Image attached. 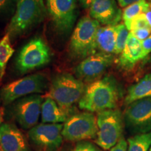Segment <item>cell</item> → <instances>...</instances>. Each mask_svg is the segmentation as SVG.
<instances>
[{
	"instance_id": "cell-5",
	"label": "cell",
	"mask_w": 151,
	"mask_h": 151,
	"mask_svg": "<svg viewBox=\"0 0 151 151\" xmlns=\"http://www.w3.org/2000/svg\"><path fill=\"white\" fill-rule=\"evenodd\" d=\"M97 136L95 143L104 150L113 148L122 137L123 120L118 109H109L97 113Z\"/></svg>"
},
{
	"instance_id": "cell-15",
	"label": "cell",
	"mask_w": 151,
	"mask_h": 151,
	"mask_svg": "<svg viewBox=\"0 0 151 151\" xmlns=\"http://www.w3.org/2000/svg\"><path fill=\"white\" fill-rule=\"evenodd\" d=\"M0 148L2 151H29L22 132L9 123L0 126Z\"/></svg>"
},
{
	"instance_id": "cell-3",
	"label": "cell",
	"mask_w": 151,
	"mask_h": 151,
	"mask_svg": "<svg viewBox=\"0 0 151 151\" xmlns=\"http://www.w3.org/2000/svg\"><path fill=\"white\" fill-rule=\"evenodd\" d=\"M86 88L80 79L69 73H62L53 78L49 94L62 109L69 113L73 106L82 98Z\"/></svg>"
},
{
	"instance_id": "cell-29",
	"label": "cell",
	"mask_w": 151,
	"mask_h": 151,
	"mask_svg": "<svg viewBox=\"0 0 151 151\" xmlns=\"http://www.w3.org/2000/svg\"><path fill=\"white\" fill-rule=\"evenodd\" d=\"M143 58H146L151 52V35L147 39L141 41Z\"/></svg>"
},
{
	"instance_id": "cell-32",
	"label": "cell",
	"mask_w": 151,
	"mask_h": 151,
	"mask_svg": "<svg viewBox=\"0 0 151 151\" xmlns=\"http://www.w3.org/2000/svg\"><path fill=\"white\" fill-rule=\"evenodd\" d=\"M145 16H146L147 21L148 22V23L151 26V8L150 7L148 11L145 13Z\"/></svg>"
},
{
	"instance_id": "cell-1",
	"label": "cell",
	"mask_w": 151,
	"mask_h": 151,
	"mask_svg": "<svg viewBox=\"0 0 151 151\" xmlns=\"http://www.w3.org/2000/svg\"><path fill=\"white\" fill-rule=\"evenodd\" d=\"M120 89L112 76H106L92 82L86 86L78 102L79 108L89 112H101L117 107Z\"/></svg>"
},
{
	"instance_id": "cell-14",
	"label": "cell",
	"mask_w": 151,
	"mask_h": 151,
	"mask_svg": "<svg viewBox=\"0 0 151 151\" xmlns=\"http://www.w3.org/2000/svg\"><path fill=\"white\" fill-rule=\"evenodd\" d=\"M90 16L104 26L117 25L122 19V11L116 0H93L89 8Z\"/></svg>"
},
{
	"instance_id": "cell-33",
	"label": "cell",
	"mask_w": 151,
	"mask_h": 151,
	"mask_svg": "<svg viewBox=\"0 0 151 151\" xmlns=\"http://www.w3.org/2000/svg\"><path fill=\"white\" fill-rule=\"evenodd\" d=\"M1 122H2V116H1V111H0V126L1 125Z\"/></svg>"
},
{
	"instance_id": "cell-8",
	"label": "cell",
	"mask_w": 151,
	"mask_h": 151,
	"mask_svg": "<svg viewBox=\"0 0 151 151\" xmlns=\"http://www.w3.org/2000/svg\"><path fill=\"white\" fill-rule=\"evenodd\" d=\"M97 132V117L91 112H82L69 117L63 125L62 135L67 141L76 142L96 139Z\"/></svg>"
},
{
	"instance_id": "cell-11",
	"label": "cell",
	"mask_w": 151,
	"mask_h": 151,
	"mask_svg": "<svg viewBox=\"0 0 151 151\" xmlns=\"http://www.w3.org/2000/svg\"><path fill=\"white\" fill-rule=\"evenodd\" d=\"M113 60L112 54L97 52L81 61L74 69L75 74L81 81H94L112 65Z\"/></svg>"
},
{
	"instance_id": "cell-17",
	"label": "cell",
	"mask_w": 151,
	"mask_h": 151,
	"mask_svg": "<svg viewBox=\"0 0 151 151\" xmlns=\"http://www.w3.org/2000/svg\"><path fill=\"white\" fill-rule=\"evenodd\" d=\"M42 123L58 124L66 122L69 118V113L62 109L51 97H47L43 101L41 106Z\"/></svg>"
},
{
	"instance_id": "cell-2",
	"label": "cell",
	"mask_w": 151,
	"mask_h": 151,
	"mask_svg": "<svg viewBox=\"0 0 151 151\" xmlns=\"http://www.w3.org/2000/svg\"><path fill=\"white\" fill-rule=\"evenodd\" d=\"M47 14L44 0H18L6 33L16 39L40 24Z\"/></svg>"
},
{
	"instance_id": "cell-36",
	"label": "cell",
	"mask_w": 151,
	"mask_h": 151,
	"mask_svg": "<svg viewBox=\"0 0 151 151\" xmlns=\"http://www.w3.org/2000/svg\"><path fill=\"white\" fill-rule=\"evenodd\" d=\"M0 151H2V150H1V148H0Z\"/></svg>"
},
{
	"instance_id": "cell-18",
	"label": "cell",
	"mask_w": 151,
	"mask_h": 151,
	"mask_svg": "<svg viewBox=\"0 0 151 151\" xmlns=\"http://www.w3.org/2000/svg\"><path fill=\"white\" fill-rule=\"evenodd\" d=\"M116 38V25L100 26L96 36L97 51L106 54L114 53Z\"/></svg>"
},
{
	"instance_id": "cell-13",
	"label": "cell",
	"mask_w": 151,
	"mask_h": 151,
	"mask_svg": "<svg viewBox=\"0 0 151 151\" xmlns=\"http://www.w3.org/2000/svg\"><path fill=\"white\" fill-rule=\"evenodd\" d=\"M124 118L129 127L141 134L151 129V97L136 100L127 105Z\"/></svg>"
},
{
	"instance_id": "cell-10",
	"label": "cell",
	"mask_w": 151,
	"mask_h": 151,
	"mask_svg": "<svg viewBox=\"0 0 151 151\" xmlns=\"http://www.w3.org/2000/svg\"><path fill=\"white\" fill-rule=\"evenodd\" d=\"M62 124L41 123L29 129V137L42 151H55L62 143Z\"/></svg>"
},
{
	"instance_id": "cell-23",
	"label": "cell",
	"mask_w": 151,
	"mask_h": 151,
	"mask_svg": "<svg viewBox=\"0 0 151 151\" xmlns=\"http://www.w3.org/2000/svg\"><path fill=\"white\" fill-rule=\"evenodd\" d=\"M117 28V38L115 48L114 54H120L123 50L127 43L128 36H129V30L126 27L124 23H119L116 25Z\"/></svg>"
},
{
	"instance_id": "cell-31",
	"label": "cell",
	"mask_w": 151,
	"mask_h": 151,
	"mask_svg": "<svg viewBox=\"0 0 151 151\" xmlns=\"http://www.w3.org/2000/svg\"><path fill=\"white\" fill-rule=\"evenodd\" d=\"M79 3L81 4V6L85 9H88L90 8V5L92 2L93 0H78Z\"/></svg>"
},
{
	"instance_id": "cell-6",
	"label": "cell",
	"mask_w": 151,
	"mask_h": 151,
	"mask_svg": "<svg viewBox=\"0 0 151 151\" xmlns=\"http://www.w3.org/2000/svg\"><path fill=\"white\" fill-rule=\"evenodd\" d=\"M51 53L43 39L35 37L22 47L16 59V67L20 73L41 67L49 63Z\"/></svg>"
},
{
	"instance_id": "cell-27",
	"label": "cell",
	"mask_w": 151,
	"mask_h": 151,
	"mask_svg": "<svg viewBox=\"0 0 151 151\" xmlns=\"http://www.w3.org/2000/svg\"><path fill=\"white\" fill-rule=\"evenodd\" d=\"M130 33H132L133 36L139 39V41H142L147 39L148 37H150L151 35V29H133L130 31Z\"/></svg>"
},
{
	"instance_id": "cell-25",
	"label": "cell",
	"mask_w": 151,
	"mask_h": 151,
	"mask_svg": "<svg viewBox=\"0 0 151 151\" xmlns=\"http://www.w3.org/2000/svg\"><path fill=\"white\" fill-rule=\"evenodd\" d=\"M151 29V26L147 21L146 16L144 14H141L132 20L131 24L130 31L133 29Z\"/></svg>"
},
{
	"instance_id": "cell-34",
	"label": "cell",
	"mask_w": 151,
	"mask_h": 151,
	"mask_svg": "<svg viewBox=\"0 0 151 151\" xmlns=\"http://www.w3.org/2000/svg\"><path fill=\"white\" fill-rule=\"evenodd\" d=\"M148 2H149V3H150V4H151V0H148Z\"/></svg>"
},
{
	"instance_id": "cell-7",
	"label": "cell",
	"mask_w": 151,
	"mask_h": 151,
	"mask_svg": "<svg viewBox=\"0 0 151 151\" xmlns=\"http://www.w3.org/2000/svg\"><path fill=\"white\" fill-rule=\"evenodd\" d=\"M48 82L44 75L35 73L6 85L0 90V97L5 105H8L24 96L41 93L46 90Z\"/></svg>"
},
{
	"instance_id": "cell-28",
	"label": "cell",
	"mask_w": 151,
	"mask_h": 151,
	"mask_svg": "<svg viewBox=\"0 0 151 151\" xmlns=\"http://www.w3.org/2000/svg\"><path fill=\"white\" fill-rule=\"evenodd\" d=\"M128 144L123 136L120 138L118 142L113 148L110 149V151H127Z\"/></svg>"
},
{
	"instance_id": "cell-9",
	"label": "cell",
	"mask_w": 151,
	"mask_h": 151,
	"mask_svg": "<svg viewBox=\"0 0 151 151\" xmlns=\"http://www.w3.org/2000/svg\"><path fill=\"white\" fill-rule=\"evenodd\" d=\"M46 6L56 31L68 35L77 18L76 0H46Z\"/></svg>"
},
{
	"instance_id": "cell-22",
	"label": "cell",
	"mask_w": 151,
	"mask_h": 151,
	"mask_svg": "<svg viewBox=\"0 0 151 151\" xmlns=\"http://www.w3.org/2000/svg\"><path fill=\"white\" fill-rule=\"evenodd\" d=\"M127 151H148L151 147V132L139 134L127 139Z\"/></svg>"
},
{
	"instance_id": "cell-19",
	"label": "cell",
	"mask_w": 151,
	"mask_h": 151,
	"mask_svg": "<svg viewBox=\"0 0 151 151\" xmlns=\"http://www.w3.org/2000/svg\"><path fill=\"white\" fill-rule=\"evenodd\" d=\"M147 97H151V73L129 87L124 98V104L127 106L136 100Z\"/></svg>"
},
{
	"instance_id": "cell-4",
	"label": "cell",
	"mask_w": 151,
	"mask_h": 151,
	"mask_svg": "<svg viewBox=\"0 0 151 151\" xmlns=\"http://www.w3.org/2000/svg\"><path fill=\"white\" fill-rule=\"evenodd\" d=\"M100 27L99 22L90 16H84L79 20L71 35L69 51L75 58H86L97 52L96 36Z\"/></svg>"
},
{
	"instance_id": "cell-21",
	"label": "cell",
	"mask_w": 151,
	"mask_h": 151,
	"mask_svg": "<svg viewBox=\"0 0 151 151\" xmlns=\"http://www.w3.org/2000/svg\"><path fill=\"white\" fill-rule=\"evenodd\" d=\"M14 53V49L11 46V38L6 33L0 40V81L4 76L9 60Z\"/></svg>"
},
{
	"instance_id": "cell-24",
	"label": "cell",
	"mask_w": 151,
	"mask_h": 151,
	"mask_svg": "<svg viewBox=\"0 0 151 151\" xmlns=\"http://www.w3.org/2000/svg\"><path fill=\"white\" fill-rule=\"evenodd\" d=\"M18 0H0V18L15 12Z\"/></svg>"
},
{
	"instance_id": "cell-12",
	"label": "cell",
	"mask_w": 151,
	"mask_h": 151,
	"mask_svg": "<svg viewBox=\"0 0 151 151\" xmlns=\"http://www.w3.org/2000/svg\"><path fill=\"white\" fill-rule=\"evenodd\" d=\"M43 97L39 94L24 97L16 103L14 115L17 122L24 129H29L37 125L41 113Z\"/></svg>"
},
{
	"instance_id": "cell-35",
	"label": "cell",
	"mask_w": 151,
	"mask_h": 151,
	"mask_svg": "<svg viewBox=\"0 0 151 151\" xmlns=\"http://www.w3.org/2000/svg\"><path fill=\"white\" fill-rule=\"evenodd\" d=\"M148 151H151V147H150V148L149 149V150H148Z\"/></svg>"
},
{
	"instance_id": "cell-30",
	"label": "cell",
	"mask_w": 151,
	"mask_h": 151,
	"mask_svg": "<svg viewBox=\"0 0 151 151\" xmlns=\"http://www.w3.org/2000/svg\"><path fill=\"white\" fill-rule=\"evenodd\" d=\"M139 1H141V0H117L118 4L121 8H125L128 6L138 2Z\"/></svg>"
},
{
	"instance_id": "cell-16",
	"label": "cell",
	"mask_w": 151,
	"mask_h": 151,
	"mask_svg": "<svg viewBox=\"0 0 151 151\" xmlns=\"http://www.w3.org/2000/svg\"><path fill=\"white\" fill-rule=\"evenodd\" d=\"M143 59L145 58L143 55L141 41L129 32L125 46L118 59V65L122 69L128 70Z\"/></svg>"
},
{
	"instance_id": "cell-26",
	"label": "cell",
	"mask_w": 151,
	"mask_h": 151,
	"mask_svg": "<svg viewBox=\"0 0 151 151\" xmlns=\"http://www.w3.org/2000/svg\"><path fill=\"white\" fill-rule=\"evenodd\" d=\"M72 151H101L97 147L89 142L78 143Z\"/></svg>"
},
{
	"instance_id": "cell-20",
	"label": "cell",
	"mask_w": 151,
	"mask_h": 151,
	"mask_svg": "<svg viewBox=\"0 0 151 151\" xmlns=\"http://www.w3.org/2000/svg\"><path fill=\"white\" fill-rule=\"evenodd\" d=\"M150 8V3L147 0L141 1L125 7L122 11V18L127 29L130 31L132 21L135 17L141 14H144Z\"/></svg>"
}]
</instances>
